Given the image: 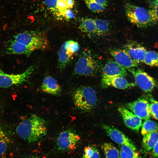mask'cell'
<instances>
[{
	"label": "cell",
	"mask_w": 158,
	"mask_h": 158,
	"mask_svg": "<svg viewBox=\"0 0 158 158\" xmlns=\"http://www.w3.org/2000/svg\"><path fill=\"white\" fill-rule=\"evenodd\" d=\"M47 123L42 117L35 114L19 123L16 129L18 135L29 142L38 141L47 132Z\"/></svg>",
	"instance_id": "1"
},
{
	"label": "cell",
	"mask_w": 158,
	"mask_h": 158,
	"mask_svg": "<svg viewBox=\"0 0 158 158\" xmlns=\"http://www.w3.org/2000/svg\"><path fill=\"white\" fill-rule=\"evenodd\" d=\"M14 40L32 48L45 50L49 48V42L44 32L38 31H25L13 36Z\"/></svg>",
	"instance_id": "2"
},
{
	"label": "cell",
	"mask_w": 158,
	"mask_h": 158,
	"mask_svg": "<svg viewBox=\"0 0 158 158\" xmlns=\"http://www.w3.org/2000/svg\"><path fill=\"white\" fill-rule=\"evenodd\" d=\"M74 104L79 109L91 111L96 105L97 97L94 89L89 86H81L76 89L73 94Z\"/></svg>",
	"instance_id": "3"
},
{
	"label": "cell",
	"mask_w": 158,
	"mask_h": 158,
	"mask_svg": "<svg viewBox=\"0 0 158 158\" xmlns=\"http://www.w3.org/2000/svg\"><path fill=\"white\" fill-rule=\"evenodd\" d=\"M47 9L57 18L69 20L75 17L74 0H43Z\"/></svg>",
	"instance_id": "4"
},
{
	"label": "cell",
	"mask_w": 158,
	"mask_h": 158,
	"mask_svg": "<svg viewBox=\"0 0 158 158\" xmlns=\"http://www.w3.org/2000/svg\"><path fill=\"white\" fill-rule=\"evenodd\" d=\"M125 9L128 19L137 27L145 28L152 23L149 10L145 8L128 3L125 4Z\"/></svg>",
	"instance_id": "5"
},
{
	"label": "cell",
	"mask_w": 158,
	"mask_h": 158,
	"mask_svg": "<svg viewBox=\"0 0 158 158\" xmlns=\"http://www.w3.org/2000/svg\"><path fill=\"white\" fill-rule=\"evenodd\" d=\"M34 71L33 66H30L24 72L18 74H9L0 68V88H8L21 84L25 82Z\"/></svg>",
	"instance_id": "6"
},
{
	"label": "cell",
	"mask_w": 158,
	"mask_h": 158,
	"mask_svg": "<svg viewBox=\"0 0 158 158\" xmlns=\"http://www.w3.org/2000/svg\"><path fill=\"white\" fill-rule=\"evenodd\" d=\"M99 65L96 60L89 55L80 57L75 66V73L78 75L92 76L96 73Z\"/></svg>",
	"instance_id": "7"
},
{
	"label": "cell",
	"mask_w": 158,
	"mask_h": 158,
	"mask_svg": "<svg viewBox=\"0 0 158 158\" xmlns=\"http://www.w3.org/2000/svg\"><path fill=\"white\" fill-rule=\"evenodd\" d=\"M80 139L78 135L72 131H63L60 133L57 138L58 148L59 150L68 152L73 151Z\"/></svg>",
	"instance_id": "8"
},
{
	"label": "cell",
	"mask_w": 158,
	"mask_h": 158,
	"mask_svg": "<svg viewBox=\"0 0 158 158\" xmlns=\"http://www.w3.org/2000/svg\"><path fill=\"white\" fill-rule=\"evenodd\" d=\"M79 48L78 43L72 40L67 41L62 45L58 54L59 66L60 68L66 67Z\"/></svg>",
	"instance_id": "9"
},
{
	"label": "cell",
	"mask_w": 158,
	"mask_h": 158,
	"mask_svg": "<svg viewBox=\"0 0 158 158\" xmlns=\"http://www.w3.org/2000/svg\"><path fill=\"white\" fill-rule=\"evenodd\" d=\"M134 77L135 82L139 87L146 92H151L156 85L154 79L147 73L140 68L128 69Z\"/></svg>",
	"instance_id": "10"
},
{
	"label": "cell",
	"mask_w": 158,
	"mask_h": 158,
	"mask_svg": "<svg viewBox=\"0 0 158 158\" xmlns=\"http://www.w3.org/2000/svg\"><path fill=\"white\" fill-rule=\"evenodd\" d=\"M125 107L141 119H149L151 116L149 102L144 98H139L128 103L125 105Z\"/></svg>",
	"instance_id": "11"
},
{
	"label": "cell",
	"mask_w": 158,
	"mask_h": 158,
	"mask_svg": "<svg viewBox=\"0 0 158 158\" xmlns=\"http://www.w3.org/2000/svg\"><path fill=\"white\" fill-rule=\"evenodd\" d=\"M102 127L108 135L116 143L127 146L134 150H137L134 142L120 130L113 126L106 124H103Z\"/></svg>",
	"instance_id": "12"
},
{
	"label": "cell",
	"mask_w": 158,
	"mask_h": 158,
	"mask_svg": "<svg viewBox=\"0 0 158 158\" xmlns=\"http://www.w3.org/2000/svg\"><path fill=\"white\" fill-rule=\"evenodd\" d=\"M110 53L115 61L125 68H133L139 64L124 49H112L110 51Z\"/></svg>",
	"instance_id": "13"
},
{
	"label": "cell",
	"mask_w": 158,
	"mask_h": 158,
	"mask_svg": "<svg viewBox=\"0 0 158 158\" xmlns=\"http://www.w3.org/2000/svg\"><path fill=\"white\" fill-rule=\"evenodd\" d=\"M118 110L126 126L132 130L138 132L142 125V119L126 107H120Z\"/></svg>",
	"instance_id": "14"
},
{
	"label": "cell",
	"mask_w": 158,
	"mask_h": 158,
	"mask_svg": "<svg viewBox=\"0 0 158 158\" xmlns=\"http://www.w3.org/2000/svg\"><path fill=\"white\" fill-rule=\"evenodd\" d=\"M124 49L133 59L139 63L143 62L147 51L144 47L135 42L127 43L124 46Z\"/></svg>",
	"instance_id": "15"
},
{
	"label": "cell",
	"mask_w": 158,
	"mask_h": 158,
	"mask_svg": "<svg viewBox=\"0 0 158 158\" xmlns=\"http://www.w3.org/2000/svg\"><path fill=\"white\" fill-rule=\"evenodd\" d=\"M127 75V73L126 68L113 60L108 61L103 69L102 76L125 77Z\"/></svg>",
	"instance_id": "16"
},
{
	"label": "cell",
	"mask_w": 158,
	"mask_h": 158,
	"mask_svg": "<svg viewBox=\"0 0 158 158\" xmlns=\"http://www.w3.org/2000/svg\"><path fill=\"white\" fill-rule=\"evenodd\" d=\"M101 83V87L103 88L113 87L125 89L134 85V84L129 83L125 77H122L102 76Z\"/></svg>",
	"instance_id": "17"
},
{
	"label": "cell",
	"mask_w": 158,
	"mask_h": 158,
	"mask_svg": "<svg viewBox=\"0 0 158 158\" xmlns=\"http://www.w3.org/2000/svg\"><path fill=\"white\" fill-rule=\"evenodd\" d=\"M41 89L44 92L53 95H59L61 89L57 81L50 76L44 79L41 86Z\"/></svg>",
	"instance_id": "18"
},
{
	"label": "cell",
	"mask_w": 158,
	"mask_h": 158,
	"mask_svg": "<svg viewBox=\"0 0 158 158\" xmlns=\"http://www.w3.org/2000/svg\"><path fill=\"white\" fill-rule=\"evenodd\" d=\"M7 47L6 53L9 54H23L29 56L35 50L31 48L18 42L11 40Z\"/></svg>",
	"instance_id": "19"
},
{
	"label": "cell",
	"mask_w": 158,
	"mask_h": 158,
	"mask_svg": "<svg viewBox=\"0 0 158 158\" xmlns=\"http://www.w3.org/2000/svg\"><path fill=\"white\" fill-rule=\"evenodd\" d=\"M143 136L142 150L145 154H147L151 151L158 140V132L151 133Z\"/></svg>",
	"instance_id": "20"
},
{
	"label": "cell",
	"mask_w": 158,
	"mask_h": 158,
	"mask_svg": "<svg viewBox=\"0 0 158 158\" xmlns=\"http://www.w3.org/2000/svg\"><path fill=\"white\" fill-rule=\"evenodd\" d=\"M83 32L89 34H96V28L94 20L85 18L82 20L79 27Z\"/></svg>",
	"instance_id": "21"
},
{
	"label": "cell",
	"mask_w": 158,
	"mask_h": 158,
	"mask_svg": "<svg viewBox=\"0 0 158 158\" xmlns=\"http://www.w3.org/2000/svg\"><path fill=\"white\" fill-rule=\"evenodd\" d=\"M119 152V158H142L137 150L126 145H121Z\"/></svg>",
	"instance_id": "22"
},
{
	"label": "cell",
	"mask_w": 158,
	"mask_h": 158,
	"mask_svg": "<svg viewBox=\"0 0 158 158\" xmlns=\"http://www.w3.org/2000/svg\"><path fill=\"white\" fill-rule=\"evenodd\" d=\"M102 147L106 158H119L120 152L111 143H104Z\"/></svg>",
	"instance_id": "23"
},
{
	"label": "cell",
	"mask_w": 158,
	"mask_h": 158,
	"mask_svg": "<svg viewBox=\"0 0 158 158\" xmlns=\"http://www.w3.org/2000/svg\"><path fill=\"white\" fill-rule=\"evenodd\" d=\"M142 126L141 133L143 136L151 133L158 132V123L150 119L145 120Z\"/></svg>",
	"instance_id": "24"
},
{
	"label": "cell",
	"mask_w": 158,
	"mask_h": 158,
	"mask_svg": "<svg viewBox=\"0 0 158 158\" xmlns=\"http://www.w3.org/2000/svg\"><path fill=\"white\" fill-rule=\"evenodd\" d=\"M96 28V34L99 36L106 34L109 31V27L108 23L105 21L95 18L93 19Z\"/></svg>",
	"instance_id": "25"
},
{
	"label": "cell",
	"mask_w": 158,
	"mask_h": 158,
	"mask_svg": "<svg viewBox=\"0 0 158 158\" xmlns=\"http://www.w3.org/2000/svg\"><path fill=\"white\" fill-rule=\"evenodd\" d=\"M143 62L151 66H158V53L153 51H147Z\"/></svg>",
	"instance_id": "26"
},
{
	"label": "cell",
	"mask_w": 158,
	"mask_h": 158,
	"mask_svg": "<svg viewBox=\"0 0 158 158\" xmlns=\"http://www.w3.org/2000/svg\"><path fill=\"white\" fill-rule=\"evenodd\" d=\"M82 158H100L98 149L95 146L89 145L84 149Z\"/></svg>",
	"instance_id": "27"
},
{
	"label": "cell",
	"mask_w": 158,
	"mask_h": 158,
	"mask_svg": "<svg viewBox=\"0 0 158 158\" xmlns=\"http://www.w3.org/2000/svg\"><path fill=\"white\" fill-rule=\"evenodd\" d=\"M9 142V139L7 135L0 128V156L5 152Z\"/></svg>",
	"instance_id": "28"
},
{
	"label": "cell",
	"mask_w": 158,
	"mask_h": 158,
	"mask_svg": "<svg viewBox=\"0 0 158 158\" xmlns=\"http://www.w3.org/2000/svg\"><path fill=\"white\" fill-rule=\"evenodd\" d=\"M88 8L92 11L95 13L103 12L105 9V7L97 4L94 0H84Z\"/></svg>",
	"instance_id": "29"
},
{
	"label": "cell",
	"mask_w": 158,
	"mask_h": 158,
	"mask_svg": "<svg viewBox=\"0 0 158 158\" xmlns=\"http://www.w3.org/2000/svg\"><path fill=\"white\" fill-rule=\"evenodd\" d=\"M149 107L151 116L158 120V101L150 97Z\"/></svg>",
	"instance_id": "30"
},
{
	"label": "cell",
	"mask_w": 158,
	"mask_h": 158,
	"mask_svg": "<svg viewBox=\"0 0 158 158\" xmlns=\"http://www.w3.org/2000/svg\"><path fill=\"white\" fill-rule=\"evenodd\" d=\"M152 23H158V1L154 2L152 8L149 10Z\"/></svg>",
	"instance_id": "31"
},
{
	"label": "cell",
	"mask_w": 158,
	"mask_h": 158,
	"mask_svg": "<svg viewBox=\"0 0 158 158\" xmlns=\"http://www.w3.org/2000/svg\"><path fill=\"white\" fill-rule=\"evenodd\" d=\"M151 154L152 158H158V140L151 150Z\"/></svg>",
	"instance_id": "32"
},
{
	"label": "cell",
	"mask_w": 158,
	"mask_h": 158,
	"mask_svg": "<svg viewBox=\"0 0 158 158\" xmlns=\"http://www.w3.org/2000/svg\"><path fill=\"white\" fill-rule=\"evenodd\" d=\"M97 4L106 7L108 4V0H94Z\"/></svg>",
	"instance_id": "33"
},
{
	"label": "cell",
	"mask_w": 158,
	"mask_h": 158,
	"mask_svg": "<svg viewBox=\"0 0 158 158\" xmlns=\"http://www.w3.org/2000/svg\"><path fill=\"white\" fill-rule=\"evenodd\" d=\"M153 0L154 2H155V1H158V0Z\"/></svg>",
	"instance_id": "34"
},
{
	"label": "cell",
	"mask_w": 158,
	"mask_h": 158,
	"mask_svg": "<svg viewBox=\"0 0 158 158\" xmlns=\"http://www.w3.org/2000/svg\"><path fill=\"white\" fill-rule=\"evenodd\" d=\"M38 158L37 157H30V158Z\"/></svg>",
	"instance_id": "35"
}]
</instances>
